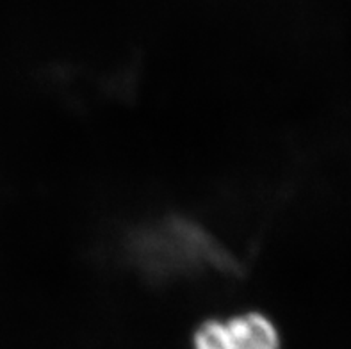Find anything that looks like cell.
<instances>
[{"mask_svg":"<svg viewBox=\"0 0 351 349\" xmlns=\"http://www.w3.org/2000/svg\"><path fill=\"white\" fill-rule=\"evenodd\" d=\"M193 349H284L276 324L263 312H239L202 323Z\"/></svg>","mask_w":351,"mask_h":349,"instance_id":"1","label":"cell"}]
</instances>
